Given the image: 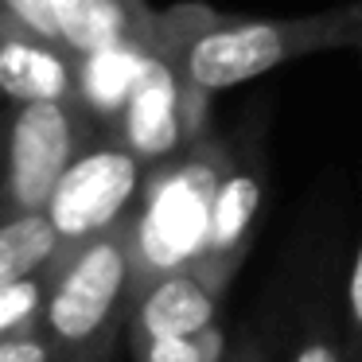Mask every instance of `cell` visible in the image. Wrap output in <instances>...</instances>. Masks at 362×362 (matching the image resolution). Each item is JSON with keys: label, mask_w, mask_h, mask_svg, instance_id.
Instances as JSON below:
<instances>
[{"label": "cell", "mask_w": 362, "mask_h": 362, "mask_svg": "<svg viewBox=\"0 0 362 362\" xmlns=\"http://www.w3.org/2000/svg\"><path fill=\"white\" fill-rule=\"evenodd\" d=\"M136 183H141V164L133 152H90L63 172L59 187L47 199V218L66 238L98 234L125 211V203L136 195Z\"/></svg>", "instance_id": "3"}, {"label": "cell", "mask_w": 362, "mask_h": 362, "mask_svg": "<svg viewBox=\"0 0 362 362\" xmlns=\"http://www.w3.org/2000/svg\"><path fill=\"white\" fill-rule=\"evenodd\" d=\"M35 300H40V288H35L28 276L16 281V284H4V288H0V331L24 320V315L35 308Z\"/></svg>", "instance_id": "16"}, {"label": "cell", "mask_w": 362, "mask_h": 362, "mask_svg": "<svg viewBox=\"0 0 362 362\" xmlns=\"http://www.w3.org/2000/svg\"><path fill=\"white\" fill-rule=\"evenodd\" d=\"M86 74H82V86H86L90 102L102 105V110H117V105L129 102L133 94V82L141 74V55L117 43V47H105V51H94L86 55Z\"/></svg>", "instance_id": "12"}, {"label": "cell", "mask_w": 362, "mask_h": 362, "mask_svg": "<svg viewBox=\"0 0 362 362\" xmlns=\"http://www.w3.org/2000/svg\"><path fill=\"white\" fill-rule=\"evenodd\" d=\"M230 362H269V343L257 335V331H245L242 343L234 346V354H230Z\"/></svg>", "instance_id": "18"}, {"label": "cell", "mask_w": 362, "mask_h": 362, "mask_svg": "<svg viewBox=\"0 0 362 362\" xmlns=\"http://www.w3.org/2000/svg\"><path fill=\"white\" fill-rule=\"evenodd\" d=\"M222 335L218 327H203L199 335H164L144 339V362H218L222 358Z\"/></svg>", "instance_id": "14"}, {"label": "cell", "mask_w": 362, "mask_h": 362, "mask_svg": "<svg viewBox=\"0 0 362 362\" xmlns=\"http://www.w3.org/2000/svg\"><path fill=\"white\" fill-rule=\"evenodd\" d=\"M230 276H234V269L214 265L206 257H195L191 265L164 273L141 300V315H136L141 335H199L203 327H211Z\"/></svg>", "instance_id": "5"}, {"label": "cell", "mask_w": 362, "mask_h": 362, "mask_svg": "<svg viewBox=\"0 0 362 362\" xmlns=\"http://www.w3.org/2000/svg\"><path fill=\"white\" fill-rule=\"evenodd\" d=\"M226 156L218 144H206L199 156L183 160L175 172L152 187L148 206L141 218V257L152 273H172L203 257L206 226H211V203L226 175Z\"/></svg>", "instance_id": "2"}, {"label": "cell", "mask_w": 362, "mask_h": 362, "mask_svg": "<svg viewBox=\"0 0 362 362\" xmlns=\"http://www.w3.org/2000/svg\"><path fill=\"white\" fill-rule=\"evenodd\" d=\"M0 362H47V351L40 343H4Z\"/></svg>", "instance_id": "19"}, {"label": "cell", "mask_w": 362, "mask_h": 362, "mask_svg": "<svg viewBox=\"0 0 362 362\" xmlns=\"http://www.w3.org/2000/svg\"><path fill=\"white\" fill-rule=\"evenodd\" d=\"M180 74L164 59H141V74L125 102V129L136 156H168L180 144L187 102L180 98Z\"/></svg>", "instance_id": "8"}, {"label": "cell", "mask_w": 362, "mask_h": 362, "mask_svg": "<svg viewBox=\"0 0 362 362\" xmlns=\"http://www.w3.org/2000/svg\"><path fill=\"white\" fill-rule=\"evenodd\" d=\"M71 168V117L59 98L28 102L12 129V195L24 206H40Z\"/></svg>", "instance_id": "6"}, {"label": "cell", "mask_w": 362, "mask_h": 362, "mask_svg": "<svg viewBox=\"0 0 362 362\" xmlns=\"http://www.w3.org/2000/svg\"><path fill=\"white\" fill-rule=\"evenodd\" d=\"M129 281V253L117 238H98L66 273L63 288L55 292L47 315L59 339L66 343H86L102 331L117 304L121 288Z\"/></svg>", "instance_id": "4"}, {"label": "cell", "mask_w": 362, "mask_h": 362, "mask_svg": "<svg viewBox=\"0 0 362 362\" xmlns=\"http://www.w3.org/2000/svg\"><path fill=\"white\" fill-rule=\"evenodd\" d=\"M59 24V40H66L78 55L117 47L125 40L129 16L121 0H51Z\"/></svg>", "instance_id": "9"}, {"label": "cell", "mask_w": 362, "mask_h": 362, "mask_svg": "<svg viewBox=\"0 0 362 362\" xmlns=\"http://www.w3.org/2000/svg\"><path fill=\"white\" fill-rule=\"evenodd\" d=\"M288 362H346V339H339L335 315L323 300L308 308Z\"/></svg>", "instance_id": "13"}, {"label": "cell", "mask_w": 362, "mask_h": 362, "mask_svg": "<svg viewBox=\"0 0 362 362\" xmlns=\"http://www.w3.org/2000/svg\"><path fill=\"white\" fill-rule=\"evenodd\" d=\"M8 8L24 20L32 32L40 35H59V24H55V8L51 0H8Z\"/></svg>", "instance_id": "17"}, {"label": "cell", "mask_w": 362, "mask_h": 362, "mask_svg": "<svg viewBox=\"0 0 362 362\" xmlns=\"http://www.w3.org/2000/svg\"><path fill=\"white\" fill-rule=\"evenodd\" d=\"M346 362H362V234L346 273Z\"/></svg>", "instance_id": "15"}, {"label": "cell", "mask_w": 362, "mask_h": 362, "mask_svg": "<svg viewBox=\"0 0 362 362\" xmlns=\"http://www.w3.org/2000/svg\"><path fill=\"white\" fill-rule=\"evenodd\" d=\"M362 51V0L292 20H211L187 40L180 71L203 94L242 86L320 51Z\"/></svg>", "instance_id": "1"}, {"label": "cell", "mask_w": 362, "mask_h": 362, "mask_svg": "<svg viewBox=\"0 0 362 362\" xmlns=\"http://www.w3.org/2000/svg\"><path fill=\"white\" fill-rule=\"evenodd\" d=\"M55 222L43 214H24V218L0 226V288L24 281L35 265H43L55 250Z\"/></svg>", "instance_id": "11"}, {"label": "cell", "mask_w": 362, "mask_h": 362, "mask_svg": "<svg viewBox=\"0 0 362 362\" xmlns=\"http://www.w3.org/2000/svg\"><path fill=\"white\" fill-rule=\"evenodd\" d=\"M261 206H265V160L257 156V148H250L242 152L238 164L226 168L218 191H214L203 257L226 269L242 265L253 245Z\"/></svg>", "instance_id": "7"}, {"label": "cell", "mask_w": 362, "mask_h": 362, "mask_svg": "<svg viewBox=\"0 0 362 362\" xmlns=\"http://www.w3.org/2000/svg\"><path fill=\"white\" fill-rule=\"evenodd\" d=\"M0 90L20 102H51L66 90V66L55 55L24 43L0 47Z\"/></svg>", "instance_id": "10"}]
</instances>
